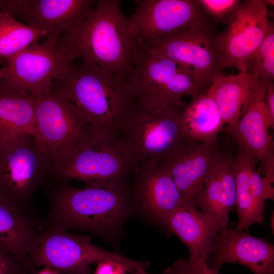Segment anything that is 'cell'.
<instances>
[{"label":"cell","instance_id":"4fadbf2b","mask_svg":"<svg viewBox=\"0 0 274 274\" xmlns=\"http://www.w3.org/2000/svg\"><path fill=\"white\" fill-rule=\"evenodd\" d=\"M127 20L130 35L148 45L182 30L207 22L198 1L137 0Z\"/></svg>","mask_w":274,"mask_h":274},{"label":"cell","instance_id":"836d02e7","mask_svg":"<svg viewBox=\"0 0 274 274\" xmlns=\"http://www.w3.org/2000/svg\"><path fill=\"white\" fill-rule=\"evenodd\" d=\"M36 274H60V273L57 270L54 269L50 267H44L39 272H37Z\"/></svg>","mask_w":274,"mask_h":274},{"label":"cell","instance_id":"d590c367","mask_svg":"<svg viewBox=\"0 0 274 274\" xmlns=\"http://www.w3.org/2000/svg\"><path fill=\"white\" fill-rule=\"evenodd\" d=\"M6 67L0 68V82L4 79L6 75Z\"/></svg>","mask_w":274,"mask_h":274},{"label":"cell","instance_id":"2e32d148","mask_svg":"<svg viewBox=\"0 0 274 274\" xmlns=\"http://www.w3.org/2000/svg\"><path fill=\"white\" fill-rule=\"evenodd\" d=\"M132 175L135 182L132 199L162 225L185 203L170 172L161 163L136 166Z\"/></svg>","mask_w":274,"mask_h":274},{"label":"cell","instance_id":"8fae6325","mask_svg":"<svg viewBox=\"0 0 274 274\" xmlns=\"http://www.w3.org/2000/svg\"><path fill=\"white\" fill-rule=\"evenodd\" d=\"M216 37L207 21L144 45L185 66L204 90L223 70Z\"/></svg>","mask_w":274,"mask_h":274},{"label":"cell","instance_id":"5b68a950","mask_svg":"<svg viewBox=\"0 0 274 274\" xmlns=\"http://www.w3.org/2000/svg\"><path fill=\"white\" fill-rule=\"evenodd\" d=\"M136 167L119 142L98 134L54 159L48 177L61 181L79 180L89 185L126 179Z\"/></svg>","mask_w":274,"mask_h":274},{"label":"cell","instance_id":"8992f818","mask_svg":"<svg viewBox=\"0 0 274 274\" xmlns=\"http://www.w3.org/2000/svg\"><path fill=\"white\" fill-rule=\"evenodd\" d=\"M30 265L50 267L60 274H89L90 265L103 261L122 265L126 271L148 268L150 263L129 259L108 251L91 242L88 235H78L67 230L46 226L39 232L36 245L28 256Z\"/></svg>","mask_w":274,"mask_h":274},{"label":"cell","instance_id":"d6a6232c","mask_svg":"<svg viewBox=\"0 0 274 274\" xmlns=\"http://www.w3.org/2000/svg\"><path fill=\"white\" fill-rule=\"evenodd\" d=\"M264 100L271 116L274 118V84L273 81L266 83Z\"/></svg>","mask_w":274,"mask_h":274},{"label":"cell","instance_id":"f1b7e54d","mask_svg":"<svg viewBox=\"0 0 274 274\" xmlns=\"http://www.w3.org/2000/svg\"><path fill=\"white\" fill-rule=\"evenodd\" d=\"M250 186L251 194L258 210L262 214L265 209V200L273 199V187L268 186L263 178L255 169V162L252 165L250 172Z\"/></svg>","mask_w":274,"mask_h":274},{"label":"cell","instance_id":"277c9868","mask_svg":"<svg viewBox=\"0 0 274 274\" xmlns=\"http://www.w3.org/2000/svg\"><path fill=\"white\" fill-rule=\"evenodd\" d=\"M99 134L114 138L118 122L134 93L128 81L98 65L74 64L54 83Z\"/></svg>","mask_w":274,"mask_h":274},{"label":"cell","instance_id":"e0dca14e","mask_svg":"<svg viewBox=\"0 0 274 274\" xmlns=\"http://www.w3.org/2000/svg\"><path fill=\"white\" fill-rule=\"evenodd\" d=\"M265 87L255 97L236 124L228 132L239 148L261 161L265 178L274 179V145L268 129L274 127L273 118L265 103Z\"/></svg>","mask_w":274,"mask_h":274},{"label":"cell","instance_id":"cb8c5ba5","mask_svg":"<svg viewBox=\"0 0 274 274\" xmlns=\"http://www.w3.org/2000/svg\"><path fill=\"white\" fill-rule=\"evenodd\" d=\"M182 114L184 136L189 142L215 143L224 125L215 101L207 94L199 93L192 97Z\"/></svg>","mask_w":274,"mask_h":274},{"label":"cell","instance_id":"8d00e7d4","mask_svg":"<svg viewBox=\"0 0 274 274\" xmlns=\"http://www.w3.org/2000/svg\"><path fill=\"white\" fill-rule=\"evenodd\" d=\"M269 274H274V270L271 271Z\"/></svg>","mask_w":274,"mask_h":274},{"label":"cell","instance_id":"603a6c76","mask_svg":"<svg viewBox=\"0 0 274 274\" xmlns=\"http://www.w3.org/2000/svg\"><path fill=\"white\" fill-rule=\"evenodd\" d=\"M35 102L33 97L0 82V143L27 135H33Z\"/></svg>","mask_w":274,"mask_h":274},{"label":"cell","instance_id":"6da1fadb","mask_svg":"<svg viewBox=\"0 0 274 274\" xmlns=\"http://www.w3.org/2000/svg\"><path fill=\"white\" fill-rule=\"evenodd\" d=\"M120 4L118 0L96 1L89 16L63 34L57 48L73 61L80 57L128 81L137 42L128 32Z\"/></svg>","mask_w":274,"mask_h":274},{"label":"cell","instance_id":"d4e9b609","mask_svg":"<svg viewBox=\"0 0 274 274\" xmlns=\"http://www.w3.org/2000/svg\"><path fill=\"white\" fill-rule=\"evenodd\" d=\"M256 160L249 152L239 148L232 160L238 217L235 229L239 231H244L254 223H262L264 220L263 214L256 207L250 189V172Z\"/></svg>","mask_w":274,"mask_h":274},{"label":"cell","instance_id":"9c48e42d","mask_svg":"<svg viewBox=\"0 0 274 274\" xmlns=\"http://www.w3.org/2000/svg\"><path fill=\"white\" fill-rule=\"evenodd\" d=\"M48 168L33 135L0 143V194L20 208L33 212L30 198Z\"/></svg>","mask_w":274,"mask_h":274},{"label":"cell","instance_id":"30bf717a","mask_svg":"<svg viewBox=\"0 0 274 274\" xmlns=\"http://www.w3.org/2000/svg\"><path fill=\"white\" fill-rule=\"evenodd\" d=\"M58 39L48 37L43 44L30 45L7 58L3 84L34 96L50 92L74 64L58 51Z\"/></svg>","mask_w":274,"mask_h":274},{"label":"cell","instance_id":"5bb4252c","mask_svg":"<svg viewBox=\"0 0 274 274\" xmlns=\"http://www.w3.org/2000/svg\"><path fill=\"white\" fill-rule=\"evenodd\" d=\"M0 11L19 16L28 25L57 38L82 22L93 10L90 0H16L1 1Z\"/></svg>","mask_w":274,"mask_h":274},{"label":"cell","instance_id":"484cf974","mask_svg":"<svg viewBox=\"0 0 274 274\" xmlns=\"http://www.w3.org/2000/svg\"><path fill=\"white\" fill-rule=\"evenodd\" d=\"M46 36L44 30L17 21L0 11V58L6 59Z\"/></svg>","mask_w":274,"mask_h":274},{"label":"cell","instance_id":"7a4b0ae2","mask_svg":"<svg viewBox=\"0 0 274 274\" xmlns=\"http://www.w3.org/2000/svg\"><path fill=\"white\" fill-rule=\"evenodd\" d=\"M126 179L82 188L56 186L49 194L46 225L66 230L80 229L112 239L120 230L131 205Z\"/></svg>","mask_w":274,"mask_h":274},{"label":"cell","instance_id":"44dd1931","mask_svg":"<svg viewBox=\"0 0 274 274\" xmlns=\"http://www.w3.org/2000/svg\"><path fill=\"white\" fill-rule=\"evenodd\" d=\"M266 82L259 76L246 72L216 78L207 89V94L216 102L227 130L238 121Z\"/></svg>","mask_w":274,"mask_h":274},{"label":"cell","instance_id":"3957f363","mask_svg":"<svg viewBox=\"0 0 274 274\" xmlns=\"http://www.w3.org/2000/svg\"><path fill=\"white\" fill-rule=\"evenodd\" d=\"M184 105L147 100L135 95L117 125L114 138L136 166L160 163L187 142L182 125Z\"/></svg>","mask_w":274,"mask_h":274},{"label":"cell","instance_id":"e575fe53","mask_svg":"<svg viewBox=\"0 0 274 274\" xmlns=\"http://www.w3.org/2000/svg\"><path fill=\"white\" fill-rule=\"evenodd\" d=\"M136 271H137L136 272L132 274H147V273L144 269ZM161 274H173V273L170 267L165 268Z\"/></svg>","mask_w":274,"mask_h":274},{"label":"cell","instance_id":"83f0119b","mask_svg":"<svg viewBox=\"0 0 274 274\" xmlns=\"http://www.w3.org/2000/svg\"><path fill=\"white\" fill-rule=\"evenodd\" d=\"M207 258L200 255H190L188 260L180 259L170 268L173 274H219L218 267H210Z\"/></svg>","mask_w":274,"mask_h":274},{"label":"cell","instance_id":"1f68e13d","mask_svg":"<svg viewBox=\"0 0 274 274\" xmlns=\"http://www.w3.org/2000/svg\"><path fill=\"white\" fill-rule=\"evenodd\" d=\"M126 269L121 264L112 261H103L98 265L94 274H124Z\"/></svg>","mask_w":274,"mask_h":274},{"label":"cell","instance_id":"ac0fdd59","mask_svg":"<svg viewBox=\"0 0 274 274\" xmlns=\"http://www.w3.org/2000/svg\"><path fill=\"white\" fill-rule=\"evenodd\" d=\"M216 146V143L187 141L160 162L170 172L185 202L193 206L201 192L218 153Z\"/></svg>","mask_w":274,"mask_h":274},{"label":"cell","instance_id":"ba28073f","mask_svg":"<svg viewBox=\"0 0 274 274\" xmlns=\"http://www.w3.org/2000/svg\"><path fill=\"white\" fill-rule=\"evenodd\" d=\"M137 42L133 71L128 82L136 96L153 101L183 105L182 98L204 89L179 63Z\"/></svg>","mask_w":274,"mask_h":274},{"label":"cell","instance_id":"7402d4cb","mask_svg":"<svg viewBox=\"0 0 274 274\" xmlns=\"http://www.w3.org/2000/svg\"><path fill=\"white\" fill-rule=\"evenodd\" d=\"M163 225L185 244L190 255L207 259L212 253L214 239L221 229L212 216L187 202L173 212Z\"/></svg>","mask_w":274,"mask_h":274},{"label":"cell","instance_id":"7c38bea8","mask_svg":"<svg viewBox=\"0 0 274 274\" xmlns=\"http://www.w3.org/2000/svg\"><path fill=\"white\" fill-rule=\"evenodd\" d=\"M264 0L241 2L226 29L216 35V44L222 70L234 67L245 72L248 59L266 36L271 23Z\"/></svg>","mask_w":274,"mask_h":274},{"label":"cell","instance_id":"9a60e30c","mask_svg":"<svg viewBox=\"0 0 274 274\" xmlns=\"http://www.w3.org/2000/svg\"><path fill=\"white\" fill-rule=\"evenodd\" d=\"M207 263L211 268H220L226 263H238L254 274H269L274 270V246L248 232L224 228L214 239Z\"/></svg>","mask_w":274,"mask_h":274},{"label":"cell","instance_id":"4dcf8cb0","mask_svg":"<svg viewBox=\"0 0 274 274\" xmlns=\"http://www.w3.org/2000/svg\"><path fill=\"white\" fill-rule=\"evenodd\" d=\"M23 261L0 247V274H36Z\"/></svg>","mask_w":274,"mask_h":274},{"label":"cell","instance_id":"52a82bcc","mask_svg":"<svg viewBox=\"0 0 274 274\" xmlns=\"http://www.w3.org/2000/svg\"><path fill=\"white\" fill-rule=\"evenodd\" d=\"M32 96L33 136L49 166L57 157L99 134L54 85L48 93Z\"/></svg>","mask_w":274,"mask_h":274},{"label":"cell","instance_id":"f546056e","mask_svg":"<svg viewBox=\"0 0 274 274\" xmlns=\"http://www.w3.org/2000/svg\"><path fill=\"white\" fill-rule=\"evenodd\" d=\"M203 10L217 20L227 22L239 6L238 0H199Z\"/></svg>","mask_w":274,"mask_h":274},{"label":"cell","instance_id":"4316f807","mask_svg":"<svg viewBox=\"0 0 274 274\" xmlns=\"http://www.w3.org/2000/svg\"><path fill=\"white\" fill-rule=\"evenodd\" d=\"M245 72L257 75L265 82L273 81L274 28L272 23L264 40L248 59Z\"/></svg>","mask_w":274,"mask_h":274},{"label":"cell","instance_id":"ffe728a7","mask_svg":"<svg viewBox=\"0 0 274 274\" xmlns=\"http://www.w3.org/2000/svg\"><path fill=\"white\" fill-rule=\"evenodd\" d=\"M46 226L45 220L35 217L0 194V247L23 261L37 271L28 261L39 232Z\"/></svg>","mask_w":274,"mask_h":274},{"label":"cell","instance_id":"d6986e66","mask_svg":"<svg viewBox=\"0 0 274 274\" xmlns=\"http://www.w3.org/2000/svg\"><path fill=\"white\" fill-rule=\"evenodd\" d=\"M232 160L228 155L218 152L193 204L212 216L221 229L227 227L229 213L236 205Z\"/></svg>","mask_w":274,"mask_h":274}]
</instances>
